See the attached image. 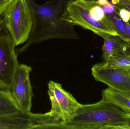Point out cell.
Instances as JSON below:
<instances>
[{"instance_id": "cell-1", "label": "cell", "mask_w": 130, "mask_h": 129, "mask_svg": "<svg viewBox=\"0 0 130 129\" xmlns=\"http://www.w3.org/2000/svg\"><path fill=\"white\" fill-rule=\"evenodd\" d=\"M71 1L51 0L43 4L38 5L33 0H27L32 17V25L26 44L15 49L17 54L24 52L32 44L50 39H79L74 25L61 19Z\"/></svg>"}, {"instance_id": "cell-2", "label": "cell", "mask_w": 130, "mask_h": 129, "mask_svg": "<svg viewBox=\"0 0 130 129\" xmlns=\"http://www.w3.org/2000/svg\"><path fill=\"white\" fill-rule=\"evenodd\" d=\"M62 129H130V117L115 105L102 98L82 105L62 125Z\"/></svg>"}, {"instance_id": "cell-3", "label": "cell", "mask_w": 130, "mask_h": 129, "mask_svg": "<svg viewBox=\"0 0 130 129\" xmlns=\"http://www.w3.org/2000/svg\"><path fill=\"white\" fill-rule=\"evenodd\" d=\"M94 1H70L68 3L61 19L74 25H77L89 30L104 39L109 35L120 36L111 20L108 21H98L93 19L91 8Z\"/></svg>"}, {"instance_id": "cell-4", "label": "cell", "mask_w": 130, "mask_h": 129, "mask_svg": "<svg viewBox=\"0 0 130 129\" xmlns=\"http://www.w3.org/2000/svg\"><path fill=\"white\" fill-rule=\"evenodd\" d=\"M2 16L15 46L26 42L33 23L27 0H11Z\"/></svg>"}, {"instance_id": "cell-5", "label": "cell", "mask_w": 130, "mask_h": 129, "mask_svg": "<svg viewBox=\"0 0 130 129\" xmlns=\"http://www.w3.org/2000/svg\"><path fill=\"white\" fill-rule=\"evenodd\" d=\"M16 47L0 17V89L10 91L15 73L20 64Z\"/></svg>"}, {"instance_id": "cell-6", "label": "cell", "mask_w": 130, "mask_h": 129, "mask_svg": "<svg viewBox=\"0 0 130 129\" xmlns=\"http://www.w3.org/2000/svg\"><path fill=\"white\" fill-rule=\"evenodd\" d=\"M48 89L52 105L49 113L62 128L63 123L73 115L81 104L60 83L50 81Z\"/></svg>"}, {"instance_id": "cell-7", "label": "cell", "mask_w": 130, "mask_h": 129, "mask_svg": "<svg viewBox=\"0 0 130 129\" xmlns=\"http://www.w3.org/2000/svg\"><path fill=\"white\" fill-rule=\"evenodd\" d=\"M91 71L96 81L115 90L130 94V73L126 69L111 67L102 62L93 66Z\"/></svg>"}, {"instance_id": "cell-8", "label": "cell", "mask_w": 130, "mask_h": 129, "mask_svg": "<svg viewBox=\"0 0 130 129\" xmlns=\"http://www.w3.org/2000/svg\"><path fill=\"white\" fill-rule=\"evenodd\" d=\"M31 67L20 64L15 73L10 91L14 98L23 111L30 112L34 96L30 75Z\"/></svg>"}, {"instance_id": "cell-9", "label": "cell", "mask_w": 130, "mask_h": 129, "mask_svg": "<svg viewBox=\"0 0 130 129\" xmlns=\"http://www.w3.org/2000/svg\"><path fill=\"white\" fill-rule=\"evenodd\" d=\"M40 114L21 111L0 113V129H39Z\"/></svg>"}, {"instance_id": "cell-10", "label": "cell", "mask_w": 130, "mask_h": 129, "mask_svg": "<svg viewBox=\"0 0 130 129\" xmlns=\"http://www.w3.org/2000/svg\"><path fill=\"white\" fill-rule=\"evenodd\" d=\"M104 39L102 56L104 63L107 62L111 58L123 52L129 46V42L124 41L118 36L109 35Z\"/></svg>"}, {"instance_id": "cell-11", "label": "cell", "mask_w": 130, "mask_h": 129, "mask_svg": "<svg viewBox=\"0 0 130 129\" xmlns=\"http://www.w3.org/2000/svg\"><path fill=\"white\" fill-rule=\"evenodd\" d=\"M102 98L120 108L130 117V94L108 87L102 91Z\"/></svg>"}, {"instance_id": "cell-12", "label": "cell", "mask_w": 130, "mask_h": 129, "mask_svg": "<svg viewBox=\"0 0 130 129\" xmlns=\"http://www.w3.org/2000/svg\"><path fill=\"white\" fill-rule=\"evenodd\" d=\"M21 111L10 91L0 89V113H11Z\"/></svg>"}, {"instance_id": "cell-13", "label": "cell", "mask_w": 130, "mask_h": 129, "mask_svg": "<svg viewBox=\"0 0 130 129\" xmlns=\"http://www.w3.org/2000/svg\"><path fill=\"white\" fill-rule=\"evenodd\" d=\"M104 63L111 67L125 69L130 67V43L126 50Z\"/></svg>"}, {"instance_id": "cell-14", "label": "cell", "mask_w": 130, "mask_h": 129, "mask_svg": "<svg viewBox=\"0 0 130 129\" xmlns=\"http://www.w3.org/2000/svg\"><path fill=\"white\" fill-rule=\"evenodd\" d=\"M111 20L116 27L120 37L124 41L126 42L125 22L120 17L115 10L111 13L106 14Z\"/></svg>"}, {"instance_id": "cell-15", "label": "cell", "mask_w": 130, "mask_h": 129, "mask_svg": "<svg viewBox=\"0 0 130 129\" xmlns=\"http://www.w3.org/2000/svg\"><path fill=\"white\" fill-rule=\"evenodd\" d=\"M115 10L125 22H130V12L124 8H115Z\"/></svg>"}, {"instance_id": "cell-16", "label": "cell", "mask_w": 130, "mask_h": 129, "mask_svg": "<svg viewBox=\"0 0 130 129\" xmlns=\"http://www.w3.org/2000/svg\"><path fill=\"white\" fill-rule=\"evenodd\" d=\"M102 7L105 14L111 13L115 11L114 5L109 2L104 6H102Z\"/></svg>"}, {"instance_id": "cell-17", "label": "cell", "mask_w": 130, "mask_h": 129, "mask_svg": "<svg viewBox=\"0 0 130 129\" xmlns=\"http://www.w3.org/2000/svg\"><path fill=\"white\" fill-rule=\"evenodd\" d=\"M11 0H0V16L2 15Z\"/></svg>"}, {"instance_id": "cell-18", "label": "cell", "mask_w": 130, "mask_h": 129, "mask_svg": "<svg viewBox=\"0 0 130 129\" xmlns=\"http://www.w3.org/2000/svg\"><path fill=\"white\" fill-rule=\"evenodd\" d=\"M126 34V42L130 43V22H125Z\"/></svg>"}, {"instance_id": "cell-19", "label": "cell", "mask_w": 130, "mask_h": 129, "mask_svg": "<svg viewBox=\"0 0 130 129\" xmlns=\"http://www.w3.org/2000/svg\"><path fill=\"white\" fill-rule=\"evenodd\" d=\"M97 1L99 5H101V6H104L109 2L108 0H98Z\"/></svg>"}, {"instance_id": "cell-20", "label": "cell", "mask_w": 130, "mask_h": 129, "mask_svg": "<svg viewBox=\"0 0 130 129\" xmlns=\"http://www.w3.org/2000/svg\"><path fill=\"white\" fill-rule=\"evenodd\" d=\"M126 69L127 70V71L129 72L130 73V67H129V68H127Z\"/></svg>"}]
</instances>
